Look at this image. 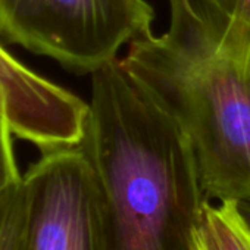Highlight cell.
<instances>
[{"label":"cell","instance_id":"cell-6","mask_svg":"<svg viewBox=\"0 0 250 250\" xmlns=\"http://www.w3.org/2000/svg\"><path fill=\"white\" fill-rule=\"evenodd\" d=\"M194 250H250V227L234 200L206 205L196 229Z\"/></svg>","mask_w":250,"mask_h":250},{"label":"cell","instance_id":"cell-10","mask_svg":"<svg viewBox=\"0 0 250 250\" xmlns=\"http://www.w3.org/2000/svg\"><path fill=\"white\" fill-rule=\"evenodd\" d=\"M235 206L240 212V215L243 216V219L246 221V224L250 227V199H243V200H234Z\"/></svg>","mask_w":250,"mask_h":250},{"label":"cell","instance_id":"cell-2","mask_svg":"<svg viewBox=\"0 0 250 250\" xmlns=\"http://www.w3.org/2000/svg\"><path fill=\"white\" fill-rule=\"evenodd\" d=\"M168 2V31L119 63L187 136L208 199H250V27L210 0Z\"/></svg>","mask_w":250,"mask_h":250},{"label":"cell","instance_id":"cell-7","mask_svg":"<svg viewBox=\"0 0 250 250\" xmlns=\"http://www.w3.org/2000/svg\"><path fill=\"white\" fill-rule=\"evenodd\" d=\"M27 213L22 181L0 196V250H22Z\"/></svg>","mask_w":250,"mask_h":250},{"label":"cell","instance_id":"cell-8","mask_svg":"<svg viewBox=\"0 0 250 250\" xmlns=\"http://www.w3.org/2000/svg\"><path fill=\"white\" fill-rule=\"evenodd\" d=\"M12 137L14 133L8 121L0 115V196H3L22 181L15 158Z\"/></svg>","mask_w":250,"mask_h":250},{"label":"cell","instance_id":"cell-5","mask_svg":"<svg viewBox=\"0 0 250 250\" xmlns=\"http://www.w3.org/2000/svg\"><path fill=\"white\" fill-rule=\"evenodd\" d=\"M0 115L15 137L43 153L81 143L88 103L34 72L0 44Z\"/></svg>","mask_w":250,"mask_h":250},{"label":"cell","instance_id":"cell-4","mask_svg":"<svg viewBox=\"0 0 250 250\" xmlns=\"http://www.w3.org/2000/svg\"><path fill=\"white\" fill-rule=\"evenodd\" d=\"M22 250H109L103 199L81 149L43 152L22 175Z\"/></svg>","mask_w":250,"mask_h":250},{"label":"cell","instance_id":"cell-3","mask_svg":"<svg viewBox=\"0 0 250 250\" xmlns=\"http://www.w3.org/2000/svg\"><path fill=\"white\" fill-rule=\"evenodd\" d=\"M146 0H0V37L78 74L119 59V50L152 34Z\"/></svg>","mask_w":250,"mask_h":250},{"label":"cell","instance_id":"cell-1","mask_svg":"<svg viewBox=\"0 0 250 250\" xmlns=\"http://www.w3.org/2000/svg\"><path fill=\"white\" fill-rule=\"evenodd\" d=\"M78 147L100 187L109 250H194L210 200L193 149L119 59L91 74Z\"/></svg>","mask_w":250,"mask_h":250},{"label":"cell","instance_id":"cell-9","mask_svg":"<svg viewBox=\"0 0 250 250\" xmlns=\"http://www.w3.org/2000/svg\"><path fill=\"white\" fill-rule=\"evenodd\" d=\"M232 20L250 27V0H210Z\"/></svg>","mask_w":250,"mask_h":250}]
</instances>
